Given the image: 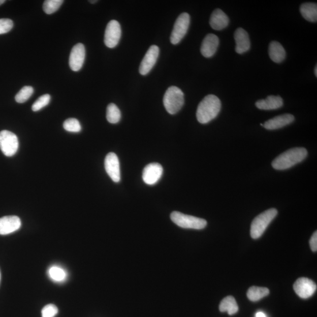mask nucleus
<instances>
[{"label":"nucleus","mask_w":317,"mask_h":317,"mask_svg":"<svg viewBox=\"0 0 317 317\" xmlns=\"http://www.w3.org/2000/svg\"><path fill=\"white\" fill-rule=\"evenodd\" d=\"M307 154V150L304 148L290 149L275 158L272 162V167L279 171L288 169L303 161Z\"/></svg>","instance_id":"2"},{"label":"nucleus","mask_w":317,"mask_h":317,"mask_svg":"<svg viewBox=\"0 0 317 317\" xmlns=\"http://www.w3.org/2000/svg\"><path fill=\"white\" fill-rule=\"evenodd\" d=\"M51 100V96L49 94H45V95L40 97L32 106V110L34 112L40 111L45 107H46Z\"/></svg>","instance_id":"29"},{"label":"nucleus","mask_w":317,"mask_h":317,"mask_svg":"<svg viewBox=\"0 0 317 317\" xmlns=\"http://www.w3.org/2000/svg\"><path fill=\"white\" fill-rule=\"evenodd\" d=\"M20 218L16 216H8L0 218V235H7L20 229Z\"/></svg>","instance_id":"14"},{"label":"nucleus","mask_w":317,"mask_h":317,"mask_svg":"<svg viewBox=\"0 0 317 317\" xmlns=\"http://www.w3.org/2000/svg\"><path fill=\"white\" fill-rule=\"evenodd\" d=\"M314 73H315V76L317 77V67H316V66H315V68Z\"/></svg>","instance_id":"35"},{"label":"nucleus","mask_w":317,"mask_h":317,"mask_svg":"<svg viewBox=\"0 0 317 317\" xmlns=\"http://www.w3.org/2000/svg\"><path fill=\"white\" fill-rule=\"evenodd\" d=\"M191 17L186 13L181 14L176 20L171 36V42L173 45L179 44L186 36L189 27Z\"/></svg>","instance_id":"7"},{"label":"nucleus","mask_w":317,"mask_h":317,"mask_svg":"<svg viewBox=\"0 0 317 317\" xmlns=\"http://www.w3.org/2000/svg\"><path fill=\"white\" fill-rule=\"evenodd\" d=\"M164 169L160 164H150L143 169L142 179L143 182L149 185L156 184L163 175Z\"/></svg>","instance_id":"12"},{"label":"nucleus","mask_w":317,"mask_h":317,"mask_svg":"<svg viewBox=\"0 0 317 317\" xmlns=\"http://www.w3.org/2000/svg\"><path fill=\"white\" fill-rule=\"evenodd\" d=\"M63 127L66 131L74 133H78L82 129L80 123L75 118L67 119L63 124Z\"/></svg>","instance_id":"28"},{"label":"nucleus","mask_w":317,"mask_h":317,"mask_svg":"<svg viewBox=\"0 0 317 317\" xmlns=\"http://www.w3.org/2000/svg\"><path fill=\"white\" fill-rule=\"evenodd\" d=\"M6 2L5 0H0V6Z\"/></svg>","instance_id":"34"},{"label":"nucleus","mask_w":317,"mask_h":317,"mask_svg":"<svg viewBox=\"0 0 317 317\" xmlns=\"http://www.w3.org/2000/svg\"><path fill=\"white\" fill-rule=\"evenodd\" d=\"M256 317H266V316L263 312H258L257 313Z\"/></svg>","instance_id":"33"},{"label":"nucleus","mask_w":317,"mask_h":317,"mask_svg":"<svg viewBox=\"0 0 317 317\" xmlns=\"http://www.w3.org/2000/svg\"><path fill=\"white\" fill-rule=\"evenodd\" d=\"M105 168L107 174L114 182L120 180V164L118 156L115 153H109L105 160Z\"/></svg>","instance_id":"10"},{"label":"nucleus","mask_w":317,"mask_h":317,"mask_svg":"<svg viewBox=\"0 0 317 317\" xmlns=\"http://www.w3.org/2000/svg\"><path fill=\"white\" fill-rule=\"evenodd\" d=\"M303 17L309 22H316L317 20V5L316 3H305L302 4L300 8Z\"/></svg>","instance_id":"21"},{"label":"nucleus","mask_w":317,"mask_h":317,"mask_svg":"<svg viewBox=\"0 0 317 317\" xmlns=\"http://www.w3.org/2000/svg\"><path fill=\"white\" fill-rule=\"evenodd\" d=\"M18 139L13 132L4 130L0 132V149L5 155L11 157L17 152Z\"/></svg>","instance_id":"6"},{"label":"nucleus","mask_w":317,"mask_h":317,"mask_svg":"<svg viewBox=\"0 0 317 317\" xmlns=\"http://www.w3.org/2000/svg\"><path fill=\"white\" fill-rule=\"evenodd\" d=\"M219 45V39L213 34L207 35L204 39L202 43L201 52L203 56L210 58L216 52Z\"/></svg>","instance_id":"15"},{"label":"nucleus","mask_w":317,"mask_h":317,"mask_svg":"<svg viewBox=\"0 0 317 317\" xmlns=\"http://www.w3.org/2000/svg\"><path fill=\"white\" fill-rule=\"evenodd\" d=\"M171 218L175 224L184 229L201 230L205 228L207 226V221L205 219L184 214L179 211H173Z\"/></svg>","instance_id":"5"},{"label":"nucleus","mask_w":317,"mask_h":317,"mask_svg":"<svg viewBox=\"0 0 317 317\" xmlns=\"http://www.w3.org/2000/svg\"><path fill=\"white\" fill-rule=\"evenodd\" d=\"M85 58V48L84 45L79 43L72 49L70 56V66L71 69L77 72L81 69Z\"/></svg>","instance_id":"13"},{"label":"nucleus","mask_w":317,"mask_h":317,"mask_svg":"<svg viewBox=\"0 0 317 317\" xmlns=\"http://www.w3.org/2000/svg\"><path fill=\"white\" fill-rule=\"evenodd\" d=\"M62 0H47L43 5L44 12L47 14H51L56 12L61 6Z\"/></svg>","instance_id":"27"},{"label":"nucleus","mask_w":317,"mask_h":317,"mask_svg":"<svg viewBox=\"0 0 317 317\" xmlns=\"http://www.w3.org/2000/svg\"><path fill=\"white\" fill-rule=\"evenodd\" d=\"M270 291L266 288H260V287L252 286L248 289L247 296L248 299L251 301H258L269 295Z\"/></svg>","instance_id":"23"},{"label":"nucleus","mask_w":317,"mask_h":317,"mask_svg":"<svg viewBox=\"0 0 317 317\" xmlns=\"http://www.w3.org/2000/svg\"><path fill=\"white\" fill-rule=\"evenodd\" d=\"M121 33V28L118 21H109L105 33L104 43L106 46L110 48L115 47L119 42Z\"/></svg>","instance_id":"8"},{"label":"nucleus","mask_w":317,"mask_h":317,"mask_svg":"<svg viewBox=\"0 0 317 317\" xmlns=\"http://www.w3.org/2000/svg\"><path fill=\"white\" fill-rule=\"evenodd\" d=\"M58 309L54 304H48L43 308L42 317H55L58 314Z\"/></svg>","instance_id":"30"},{"label":"nucleus","mask_w":317,"mask_h":317,"mask_svg":"<svg viewBox=\"0 0 317 317\" xmlns=\"http://www.w3.org/2000/svg\"><path fill=\"white\" fill-rule=\"evenodd\" d=\"M221 105V101L216 96L209 95L204 98L196 112L199 122L206 124L216 118L220 111Z\"/></svg>","instance_id":"1"},{"label":"nucleus","mask_w":317,"mask_h":317,"mask_svg":"<svg viewBox=\"0 0 317 317\" xmlns=\"http://www.w3.org/2000/svg\"><path fill=\"white\" fill-rule=\"evenodd\" d=\"M89 2L90 3H95L97 2V1H89Z\"/></svg>","instance_id":"36"},{"label":"nucleus","mask_w":317,"mask_h":317,"mask_svg":"<svg viewBox=\"0 0 317 317\" xmlns=\"http://www.w3.org/2000/svg\"><path fill=\"white\" fill-rule=\"evenodd\" d=\"M13 25V22L10 19H0V35L10 32L12 29Z\"/></svg>","instance_id":"31"},{"label":"nucleus","mask_w":317,"mask_h":317,"mask_svg":"<svg viewBox=\"0 0 317 317\" xmlns=\"http://www.w3.org/2000/svg\"><path fill=\"white\" fill-rule=\"evenodd\" d=\"M235 40L236 44V51L238 54H243L250 50V39L246 30L241 28L237 29L235 33Z\"/></svg>","instance_id":"17"},{"label":"nucleus","mask_w":317,"mask_h":317,"mask_svg":"<svg viewBox=\"0 0 317 317\" xmlns=\"http://www.w3.org/2000/svg\"><path fill=\"white\" fill-rule=\"evenodd\" d=\"M283 101L279 96H271L265 100H261L256 103V107L262 110H274L282 107Z\"/></svg>","instance_id":"19"},{"label":"nucleus","mask_w":317,"mask_h":317,"mask_svg":"<svg viewBox=\"0 0 317 317\" xmlns=\"http://www.w3.org/2000/svg\"><path fill=\"white\" fill-rule=\"evenodd\" d=\"M33 93L34 89L32 86H25L18 92L15 99L18 103H24L29 99Z\"/></svg>","instance_id":"26"},{"label":"nucleus","mask_w":317,"mask_h":317,"mask_svg":"<svg viewBox=\"0 0 317 317\" xmlns=\"http://www.w3.org/2000/svg\"><path fill=\"white\" fill-rule=\"evenodd\" d=\"M121 118V113L114 104H109L107 109V119L109 123L115 124L118 123Z\"/></svg>","instance_id":"24"},{"label":"nucleus","mask_w":317,"mask_h":317,"mask_svg":"<svg viewBox=\"0 0 317 317\" xmlns=\"http://www.w3.org/2000/svg\"><path fill=\"white\" fill-rule=\"evenodd\" d=\"M269 53L271 59L275 63H280L286 58L284 48L277 41H273L270 44Z\"/></svg>","instance_id":"20"},{"label":"nucleus","mask_w":317,"mask_h":317,"mask_svg":"<svg viewBox=\"0 0 317 317\" xmlns=\"http://www.w3.org/2000/svg\"><path fill=\"white\" fill-rule=\"evenodd\" d=\"M294 119L295 118L292 114H283L267 120L263 124V126L268 130H278L292 123Z\"/></svg>","instance_id":"16"},{"label":"nucleus","mask_w":317,"mask_h":317,"mask_svg":"<svg viewBox=\"0 0 317 317\" xmlns=\"http://www.w3.org/2000/svg\"><path fill=\"white\" fill-rule=\"evenodd\" d=\"M1 278H2V275H1V271H0V282H1Z\"/></svg>","instance_id":"37"},{"label":"nucleus","mask_w":317,"mask_h":317,"mask_svg":"<svg viewBox=\"0 0 317 317\" xmlns=\"http://www.w3.org/2000/svg\"><path fill=\"white\" fill-rule=\"evenodd\" d=\"M309 246L311 248L312 251L316 252L317 251V232L315 231L313 233L312 236L311 237L310 240H309Z\"/></svg>","instance_id":"32"},{"label":"nucleus","mask_w":317,"mask_h":317,"mask_svg":"<svg viewBox=\"0 0 317 317\" xmlns=\"http://www.w3.org/2000/svg\"><path fill=\"white\" fill-rule=\"evenodd\" d=\"M221 312H228L230 315L235 314L239 311V306L237 302L233 296H229L225 298L221 301L219 305Z\"/></svg>","instance_id":"22"},{"label":"nucleus","mask_w":317,"mask_h":317,"mask_svg":"<svg viewBox=\"0 0 317 317\" xmlns=\"http://www.w3.org/2000/svg\"><path fill=\"white\" fill-rule=\"evenodd\" d=\"M293 288L297 295L301 299H307L315 293L316 285L310 279L301 277L294 283Z\"/></svg>","instance_id":"9"},{"label":"nucleus","mask_w":317,"mask_h":317,"mask_svg":"<svg viewBox=\"0 0 317 317\" xmlns=\"http://www.w3.org/2000/svg\"><path fill=\"white\" fill-rule=\"evenodd\" d=\"M260 125H261L262 126H263V124L261 123L260 124Z\"/></svg>","instance_id":"38"},{"label":"nucleus","mask_w":317,"mask_h":317,"mask_svg":"<svg viewBox=\"0 0 317 317\" xmlns=\"http://www.w3.org/2000/svg\"><path fill=\"white\" fill-rule=\"evenodd\" d=\"M184 102V93L177 86H171L165 93L164 105L170 114L174 115L178 112L182 108Z\"/></svg>","instance_id":"3"},{"label":"nucleus","mask_w":317,"mask_h":317,"mask_svg":"<svg viewBox=\"0 0 317 317\" xmlns=\"http://www.w3.org/2000/svg\"><path fill=\"white\" fill-rule=\"evenodd\" d=\"M160 55V48L156 45H152L146 53L139 67V73L142 75L149 73L157 61Z\"/></svg>","instance_id":"11"},{"label":"nucleus","mask_w":317,"mask_h":317,"mask_svg":"<svg viewBox=\"0 0 317 317\" xmlns=\"http://www.w3.org/2000/svg\"><path fill=\"white\" fill-rule=\"evenodd\" d=\"M49 277L56 282H62L66 280L67 275L66 271L62 268L52 266L48 270Z\"/></svg>","instance_id":"25"},{"label":"nucleus","mask_w":317,"mask_h":317,"mask_svg":"<svg viewBox=\"0 0 317 317\" xmlns=\"http://www.w3.org/2000/svg\"><path fill=\"white\" fill-rule=\"evenodd\" d=\"M209 22L211 28L220 31L227 27L229 18L221 10L216 9L211 14Z\"/></svg>","instance_id":"18"},{"label":"nucleus","mask_w":317,"mask_h":317,"mask_svg":"<svg viewBox=\"0 0 317 317\" xmlns=\"http://www.w3.org/2000/svg\"><path fill=\"white\" fill-rule=\"evenodd\" d=\"M277 213L276 209H270L260 214L252 220L250 229V235L252 239H259L263 235L270 223L276 217Z\"/></svg>","instance_id":"4"}]
</instances>
